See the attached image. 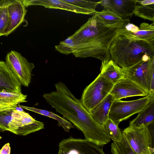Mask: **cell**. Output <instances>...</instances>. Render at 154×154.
Instances as JSON below:
<instances>
[{
  "instance_id": "obj_27",
  "label": "cell",
  "mask_w": 154,
  "mask_h": 154,
  "mask_svg": "<svg viewBox=\"0 0 154 154\" xmlns=\"http://www.w3.org/2000/svg\"><path fill=\"white\" fill-rule=\"evenodd\" d=\"M11 109L0 112V131H8V125L12 119L14 110Z\"/></svg>"
},
{
  "instance_id": "obj_20",
  "label": "cell",
  "mask_w": 154,
  "mask_h": 154,
  "mask_svg": "<svg viewBox=\"0 0 154 154\" xmlns=\"http://www.w3.org/2000/svg\"><path fill=\"white\" fill-rule=\"evenodd\" d=\"M94 14L105 26L116 29H121L130 23L129 18H124L113 12L104 9L97 11Z\"/></svg>"
},
{
  "instance_id": "obj_5",
  "label": "cell",
  "mask_w": 154,
  "mask_h": 154,
  "mask_svg": "<svg viewBox=\"0 0 154 154\" xmlns=\"http://www.w3.org/2000/svg\"><path fill=\"white\" fill-rule=\"evenodd\" d=\"M114 84L100 73L84 89L80 99L89 113L109 94Z\"/></svg>"
},
{
  "instance_id": "obj_8",
  "label": "cell",
  "mask_w": 154,
  "mask_h": 154,
  "mask_svg": "<svg viewBox=\"0 0 154 154\" xmlns=\"http://www.w3.org/2000/svg\"><path fill=\"white\" fill-rule=\"evenodd\" d=\"M5 60L7 64L21 85L28 87L31 82L32 72L35 67L34 64L14 50L7 54Z\"/></svg>"
},
{
  "instance_id": "obj_1",
  "label": "cell",
  "mask_w": 154,
  "mask_h": 154,
  "mask_svg": "<svg viewBox=\"0 0 154 154\" xmlns=\"http://www.w3.org/2000/svg\"><path fill=\"white\" fill-rule=\"evenodd\" d=\"M55 90L44 94L46 102L58 113L81 130L85 139L101 147L110 139L103 126L98 124L65 85L61 82L55 84Z\"/></svg>"
},
{
  "instance_id": "obj_32",
  "label": "cell",
  "mask_w": 154,
  "mask_h": 154,
  "mask_svg": "<svg viewBox=\"0 0 154 154\" xmlns=\"http://www.w3.org/2000/svg\"><path fill=\"white\" fill-rule=\"evenodd\" d=\"M151 154H154V152H153V153H152Z\"/></svg>"
},
{
  "instance_id": "obj_6",
  "label": "cell",
  "mask_w": 154,
  "mask_h": 154,
  "mask_svg": "<svg viewBox=\"0 0 154 154\" xmlns=\"http://www.w3.org/2000/svg\"><path fill=\"white\" fill-rule=\"evenodd\" d=\"M123 69L126 78L149 94L151 80L154 74V57L145 54L139 62Z\"/></svg>"
},
{
  "instance_id": "obj_2",
  "label": "cell",
  "mask_w": 154,
  "mask_h": 154,
  "mask_svg": "<svg viewBox=\"0 0 154 154\" xmlns=\"http://www.w3.org/2000/svg\"><path fill=\"white\" fill-rule=\"evenodd\" d=\"M116 29L105 26L94 15L71 35L75 44L72 54L76 57L97 58L103 65L111 60L109 48L118 35Z\"/></svg>"
},
{
  "instance_id": "obj_12",
  "label": "cell",
  "mask_w": 154,
  "mask_h": 154,
  "mask_svg": "<svg viewBox=\"0 0 154 154\" xmlns=\"http://www.w3.org/2000/svg\"><path fill=\"white\" fill-rule=\"evenodd\" d=\"M109 94L115 100L133 96L146 97L149 94L139 85L126 78L114 84Z\"/></svg>"
},
{
  "instance_id": "obj_26",
  "label": "cell",
  "mask_w": 154,
  "mask_h": 154,
  "mask_svg": "<svg viewBox=\"0 0 154 154\" xmlns=\"http://www.w3.org/2000/svg\"><path fill=\"white\" fill-rule=\"evenodd\" d=\"M75 45L74 41L70 36L65 40L60 41L55 48L57 51L67 55L72 54L75 50Z\"/></svg>"
},
{
  "instance_id": "obj_28",
  "label": "cell",
  "mask_w": 154,
  "mask_h": 154,
  "mask_svg": "<svg viewBox=\"0 0 154 154\" xmlns=\"http://www.w3.org/2000/svg\"><path fill=\"white\" fill-rule=\"evenodd\" d=\"M66 2L84 9L96 11V7L100 4V1H91L82 0H65Z\"/></svg>"
},
{
  "instance_id": "obj_7",
  "label": "cell",
  "mask_w": 154,
  "mask_h": 154,
  "mask_svg": "<svg viewBox=\"0 0 154 154\" xmlns=\"http://www.w3.org/2000/svg\"><path fill=\"white\" fill-rule=\"evenodd\" d=\"M150 94L142 98L131 101L114 100L111 106L109 118L116 124L126 120L143 109L150 101Z\"/></svg>"
},
{
  "instance_id": "obj_11",
  "label": "cell",
  "mask_w": 154,
  "mask_h": 154,
  "mask_svg": "<svg viewBox=\"0 0 154 154\" xmlns=\"http://www.w3.org/2000/svg\"><path fill=\"white\" fill-rule=\"evenodd\" d=\"M24 6L41 5L45 8L60 9L87 15H94L96 11H93L81 8L67 2L65 0H21Z\"/></svg>"
},
{
  "instance_id": "obj_13",
  "label": "cell",
  "mask_w": 154,
  "mask_h": 154,
  "mask_svg": "<svg viewBox=\"0 0 154 154\" xmlns=\"http://www.w3.org/2000/svg\"><path fill=\"white\" fill-rule=\"evenodd\" d=\"M27 11L21 0H14L8 7L9 23L4 35L7 36L24 22Z\"/></svg>"
},
{
  "instance_id": "obj_9",
  "label": "cell",
  "mask_w": 154,
  "mask_h": 154,
  "mask_svg": "<svg viewBox=\"0 0 154 154\" xmlns=\"http://www.w3.org/2000/svg\"><path fill=\"white\" fill-rule=\"evenodd\" d=\"M8 127V131L17 135L25 136L44 129V125L23 110L15 109Z\"/></svg>"
},
{
  "instance_id": "obj_16",
  "label": "cell",
  "mask_w": 154,
  "mask_h": 154,
  "mask_svg": "<svg viewBox=\"0 0 154 154\" xmlns=\"http://www.w3.org/2000/svg\"><path fill=\"white\" fill-rule=\"evenodd\" d=\"M115 99L110 94L106 97L90 112L94 120L103 126L109 118V114Z\"/></svg>"
},
{
  "instance_id": "obj_30",
  "label": "cell",
  "mask_w": 154,
  "mask_h": 154,
  "mask_svg": "<svg viewBox=\"0 0 154 154\" xmlns=\"http://www.w3.org/2000/svg\"><path fill=\"white\" fill-rule=\"evenodd\" d=\"M10 152L11 147L9 143L5 144L0 150V154H10Z\"/></svg>"
},
{
  "instance_id": "obj_14",
  "label": "cell",
  "mask_w": 154,
  "mask_h": 154,
  "mask_svg": "<svg viewBox=\"0 0 154 154\" xmlns=\"http://www.w3.org/2000/svg\"><path fill=\"white\" fill-rule=\"evenodd\" d=\"M21 93V84L5 62L0 60V92Z\"/></svg>"
},
{
  "instance_id": "obj_18",
  "label": "cell",
  "mask_w": 154,
  "mask_h": 154,
  "mask_svg": "<svg viewBox=\"0 0 154 154\" xmlns=\"http://www.w3.org/2000/svg\"><path fill=\"white\" fill-rule=\"evenodd\" d=\"M136 5L134 0H109L107 11L113 12L124 18H128L134 14Z\"/></svg>"
},
{
  "instance_id": "obj_17",
  "label": "cell",
  "mask_w": 154,
  "mask_h": 154,
  "mask_svg": "<svg viewBox=\"0 0 154 154\" xmlns=\"http://www.w3.org/2000/svg\"><path fill=\"white\" fill-rule=\"evenodd\" d=\"M138 31L133 33L126 32L120 29H117L116 32L122 35L133 39H138L145 41L154 45V23L151 24L143 22L140 25Z\"/></svg>"
},
{
  "instance_id": "obj_29",
  "label": "cell",
  "mask_w": 154,
  "mask_h": 154,
  "mask_svg": "<svg viewBox=\"0 0 154 154\" xmlns=\"http://www.w3.org/2000/svg\"><path fill=\"white\" fill-rule=\"evenodd\" d=\"M17 106V104H14L10 103L0 95V112L11 109H16Z\"/></svg>"
},
{
  "instance_id": "obj_22",
  "label": "cell",
  "mask_w": 154,
  "mask_h": 154,
  "mask_svg": "<svg viewBox=\"0 0 154 154\" xmlns=\"http://www.w3.org/2000/svg\"><path fill=\"white\" fill-rule=\"evenodd\" d=\"M105 133L114 142H120L122 139V134L118 125L109 119L103 126Z\"/></svg>"
},
{
  "instance_id": "obj_23",
  "label": "cell",
  "mask_w": 154,
  "mask_h": 154,
  "mask_svg": "<svg viewBox=\"0 0 154 154\" xmlns=\"http://www.w3.org/2000/svg\"><path fill=\"white\" fill-rule=\"evenodd\" d=\"M14 0H0V36L4 35L9 23L8 7Z\"/></svg>"
},
{
  "instance_id": "obj_19",
  "label": "cell",
  "mask_w": 154,
  "mask_h": 154,
  "mask_svg": "<svg viewBox=\"0 0 154 154\" xmlns=\"http://www.w3.org/2000/svg\"><path fill=\"white\" fill-rule=\"evenodd\" d=\"M100 73L114 85L126 78L123 68L112 60L101 65Z\"/></svg>"
},
{
  "instance_id": "obj_24",
  "label": "cell",
  "mask_w": 154,
  "mask_h": 154,
  "mask_svg": "<svg viewBox=\"0 0 154 154\" xmlns=\"http://www.w3.org/2000/svg\"><path fill=\"white\" fill-rule=\"evenodd\" d=\"M121 141L113 142L111 145V152L112 154H137L129 145L125 137L122 132Z\"/></svg>"
},
{
  "instance_id": "obj_15",
  "label": "cell",
  "mask_w": 154,
  "mask_h": 154,
  "mask_svg": "<svg viewBox=\"0 0 154 154\" xmlns=\"http://www.w3.org/2000/svg\"><path fill=\"white\" fill-rule=\"evenodd\" d=\"M136 118L130 122L129 126L134 128L147 127L154 122V95Z\"/></svg>"
},
{
  "instance_id": "obj_4",
  "label": "cell",
  "mask_w": 154,
  "mask_h": 154,
  "mask_svg": "<svg viewBox=\"0 0 154 154\" xmlns=\"http://www.w3.org/2000/svg\"><path fill=\"white\" fill-rule=\"evenodd\" d=\"M137 154H151L154 151V123L147 127L134 128L129 126L122 132Z\"/></svg>"
},
{
  "instance_id": "obj_31",
  "label": "cell",
  "mask_w": 154,
  "mask_h": 154,
  "mask_svg": "<svg viewBox=\"0 0 154 154\" xmlns=\"http://www.w3.org/2000/svg\"><path fill=\"white\" fill-rule=\"evenodd\" d=\"M137 5H145L154 3V0H136Z\"/></svg>"
},
{
  "instance_id": "obj_21",
  "label": "cell",
  "mask_w": 154,
  "mask_h": 154,
  "mask_svg": "<svg viewBox=\"0 0 154 154\" xmlns=\"http://www.w3.org/2000/svg\"><path fill=\"white\" fill-rule=\"evenodd\" d=\"M18 106L22 109L33 112L57 121L58 122V126L62 127L66 132H69L70 129L74 128L75 126L69 121L52 112L34 107H30L19 105Z\"/></svg>"
},
{
  "instance_id": "obj_3",
  "label": "cell",
  "mask_w": 154,
  "mask_h": 154,
  "mask_svg": "<svg viewBox=\"0 0 154 154\" xmlns=\"http://www.w3.org/2000/svg\"><path fill=\"white\" fill-rule=\"evenodd\" d=\"M109 52L111 60L125 68L141 60L145 54L154 57V45L118 34L111 43Z\"/></svg>"
},
{
  "instance_id": "obj_10",
  "label": "cell",
  "mask_w": 154,
  "mask_h": 154,
  "mask_svg": "<svg viewBox=\"0 0 154 154\" xmlns=\"http://www.w3.org/2000/svg\"><path fill=\"white\" fill-rule=\"evenodd\" d=\"M58 146L57 154H106L100 146L85 139L72 136L62 140Z\"/></svg>"
},
{
  "instance_id": "obj_25",
  "label": "cell",
  "mask_w": 154,
  "mask_h": 154,
  "mask_svg": "<svg viewBox=\"0 0 154 154\" xmlns=\"http://www.w3.org/2000/svg\"><path fill=\"white\" fill-rule=\"evenodd\" d=\"M134 14L144 19L154 22V3L145 5H137Z\"/></svg>"
}]
</instances>
